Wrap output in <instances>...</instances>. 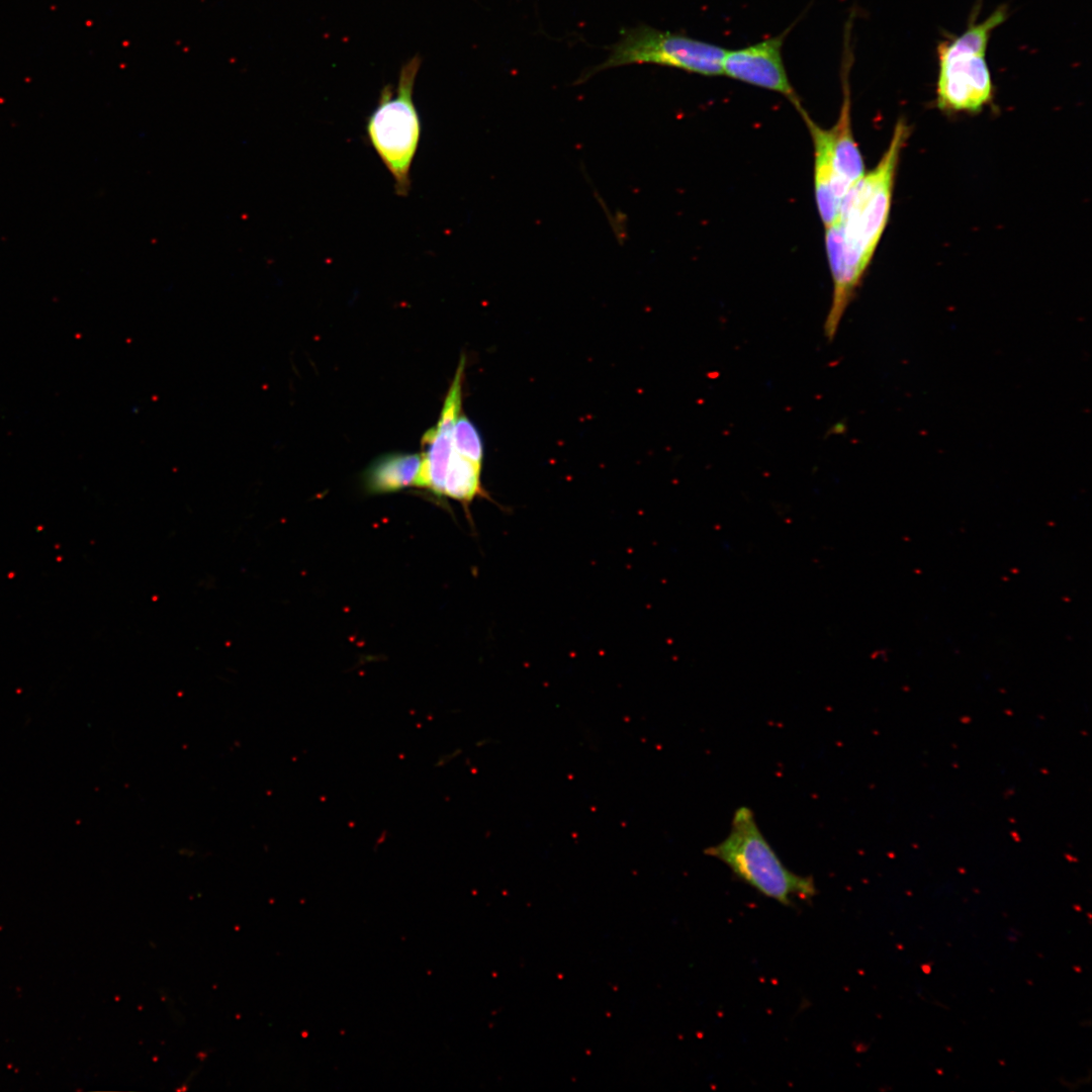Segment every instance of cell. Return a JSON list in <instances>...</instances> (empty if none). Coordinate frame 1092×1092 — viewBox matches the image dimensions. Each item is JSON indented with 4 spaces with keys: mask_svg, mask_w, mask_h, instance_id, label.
I'll list each match as a JSON object with an SVG mask.
<instances>
[{
    "mask_svg": "<svg viewBox=\"0 0 1092 1092\" xmlns=\"http://www.w3.org/2000/svg\"><path fill=\"white\" fill-rule=\"evenodd\" d=\"M910 128L904 119L874 169L848 192L836 220L825 228V248L833 283L824 334L834 339L845 309L859 285L889 220L901 153Z\"/></svg>",
    "mask_w": 1092,
    "mask_h": 1092,
    "instance_id": "obj_1",
    "label": "cell"
},
{
    "mask_svg": "<svg viewBox=\"0 0 1092 1092\" xmlns=\"http://www.w3.org/2000/svg\"><path fill=\"white\" fill-rule=\"evenodd\" d=\"M725 53L726 49L714 43L639 24L623 29L608 58L581 75L577 82L582 83L603 70L633 64H653L703 76H719L723 75Z\"/></svg>",
    "mask_w": 1092,
    "mask_h": 1092,
    "instance_id": "obj_6",
    "label": "cell"
},
{
    "mask_svg": "<svg viewBox=\"0 0 1092 1092\" xmlns=\"http://www.w3.org/2000/svg\"><path fill=\"white\" fill-rule=\"evenodd\" d=\"M422 464V454L394 452L378 456L365 469L362 479L371 494L398 491L416 485Z\"/></svg>",
    "mask_w": 1092,
    "mask_h": 1092,
    "instance_id": "obj_9",
    "label": "cell"
},
{
    "mask_svg": "<svg viewBox=\"0 0 1092 1092\" xmlns=\"http://www.w3.org/2000/svg\"><path fill=\"white\" fill-rule=\"evenodd\" d=\"M465 357L460 358L455 376L447 392L439 420L422 437V464L416 486L442 496L447 467L453 452V429L461 414L462 383Z\"/></svg>",
    "mask_w": 1092,
    "mask_h": 1092,
    "instance_id": "obj_8",
    "label": "cell"
},
{
    "mask_svg": "<svg viewBox=\"0 0 1092 1092\" xmlns=\"http://www.w3.org/2000/svg\"><path fill=\"white\" fill-rule=\"evenodd\" d=\"M792 28L758 42L726 50L723 75L784 95L799 111L803 108L785 67L782 48Z\"/></svg>",
    "mask_w": 1092,
    "mask_h": 1092,
    "instance_id": "obj_7",
    "label": "cell"
},
{
    "mask_svg": "<svg viewBox=\"0 0 1092 1092\" xmlns=\"http://www.w3.org/2000/svg\"><path fill=\"white\" fill-rule=\"evenodd\" d=\"M1007 16L1005 6L981 22L976 23L973 15L965 32L938 44L936 105L940 110L975 113L991 102L994 86L986 52L992 31Z\"/></svg>",
    "mask_w": 1092,
    "mask_h": 1092,
    "instance_id": "obj_4",
    "label": "cell"
},
{
    "mask_svg": "<svg viewBox=\"0 0 1092 1092\" xmlns=\"http://www.w3.org/2000/svg\"><path fill=\"white\" fill-rule=\"evenodd\" d=\"M453 449L473 463L482 466L484 449L478 429L464 415H459L453 429Z\"/></svg>",
    "mask_w": 1092,
    "mask_h": 1092,
    "instance_id": "obj_11",
    "label": "cell"
},
{
    "mask_svg": "<svg viewBox=\"0 0 1092 1092\" xmlns=\"http://www.w3.org/2000/svg\"><path fill=\"white\" fill-rule=\"evenodd\" d=\"M421 63L415 56L403 64L396 91L391 85L384 86L366 121L367 139L391 174L398 196L408 194L410 171L421 140V118L413 97Z\"/></svg>",
    "mask_w": 1092,
    "mask_h": 1092,
    "instance_id": "obj_5",
    "label": "cell"
},
{
    "mask_svg": "<svg viewBox=\"0 0 1092 1092\" xmlns=\"http://www.w3.org/2000/svg\"><path fill=\"white\" fill-rule=\"evenodd\" d=\"M742 882L766 898L792 907L794 898L811 900L817 894L814 879L790 871L759 829L753 811L738 807L728 835L704 849Z\"/></svg>",
    "mask_w": 1092,
    "mask_h": 1092,
    "instance_id": "obj_2",
    "label": "cell"
},
{
    "mask_svg": "<svg viewBox=\"0 0 1092 1092\" xmlns=\"http://www.w3.org/2000/svg\"><path fill=\"white\" fill-rule=\"evenodd\" d=\"M842 61V103L839 116L833 126L818 125L803 108L800 115L805 121L814 149V193L819 216L825 228L832 224L843 200L864 175V165L851 127V98L849 69L852 56L844 48Z\"/></svg>",
    "mask_w": 1092,
    "mask_h": 1092,
    "instance_id": "obj_3",
    "label": "cell"
},
{
    "mask_svg": "<svg viewBox=\"0 0 1092 1092\" xmlns=\"http://www.w3.org/2000/svg\"><path fill=\"white\" fill-rule=\"evenodd\" d=\"M482 466L477 465L453 449L445 479L442 496H448L468 506L478 496L489 498L481 480Z\"/></svg>",
    "mask_w": 1092,
    "mask_h": 1092,
    "instance_id": "obj_10",
    "label": "cell"
}]
</instances>
